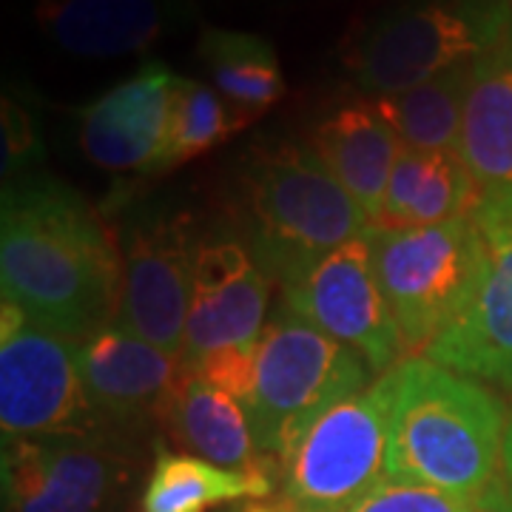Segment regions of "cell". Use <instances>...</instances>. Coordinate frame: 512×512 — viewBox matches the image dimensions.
<instances>
[{
  "mask_svg": "<svg viewBox=\"0 0 512 512\" xmlns=\"http://www.w3.org/2000/svg\"><path fill=\"white\" fill-rule=\"evenodd\" d=\"M0 285L35 325L80 345L117 319L123 254L114 231L69 185H15L0 211Z\"/></svg>",
  "mask_w": 512,
  "mask_h": 512,
  "instance_id": "1",
  "label": "cell"
},
{
  "mask_svg": "<svg viewBox=\"0 0 512 512\" xmlns=\"http://www.w3.org/2000/svg\"><path fill=\"white\" fill-rule=\"evenodd\" d=\"M504 407L476 379L427 356L396 365L384 478L484 501L501 476Z\"/></svg>",
  "mask_w": 512,
  "mask_h": 512,
  "instance_id": "2",
  "label": "cell"
},
{
  "mask_svg": "<svg viewBox=\"0 0 512 512\" xmlns=\"http://www.w3.org/2000/svg\"><path fill=\"white\" fill-rule=\"evenodd\" d=\"M251 254L271 282L288 288L319 259L365 237L373 222L313 148L276 143L245 168Z\"/></svg>",
  "mask_w": 512,
  "mask_h": 512,
  "instance_id": "3",
  "label": "cell"
},
{
  "mask_svg": "<svg viewBox=\"0 0 512 512\" xmlns=\"http://www.w3.org/2000/svg\"><path fill=\"white\" fill-rule=\"evenodd\" d=\"M365 359L291 311H276L256 350V379L242 404L265 456L291 453L336 404L367 384Z\"/></svg>",
  "mask_w": 512,
  "mask_h": 512,
  "instance_id": "4",
  "label": "cell"
},
{
  "mask_svg": "<svg viewBox=\"0 0 512 512\" xmlns=\"http://www.w3.org/2000/svg\"><path fill=\"white\" fill-rule=\"evenodd\" d=\"M510 35V0H410L359 32L348 72L370 97L399 94L473 63Z\"/></svg>",
  "mask_w": 512,
  "mask_h": 512,
  "instance_id": "5",
  "label": "cell"
},
{
  "mask_svg": "<svg viewBox=\"0 0 512 512\" xmlns=\"http://www.w3.org/2000/svg\"><path fill=\"white\" fill-rule=\"evenodd\" d=\"M376 279L404 353L430 348L470 305L484 274V237L473 217L430 228L367 231Z\"/></svg>",
  "mask_w": 512,
  "mask_h": 512,
  "instance_id": "6",
  "label": "cell"
},
{
  "mask_svg": "<svg viewBox=\"0 0 512 512\" xmlns=\"http://www.w3.org/2000/svg\"><path fill=\"white\" fill-rule=\"evenodd\" d=\"M396 367L336 404L279 461L282 501L299 512H348L384 478Z\"/></svg>",
  "mask_w": 512,
  "mask_h": 512,
  "instance_id": "7",
  "label": "cell"
},
{
  "mask_svg": "<svg viewBox=\"0 0 512 512\" xmlns=\"http://www.w3.org/2000/svg\"><path fill=\"white\" fill-rule=\"evenodd\" d=\"M97 424L74 342L32 319L15 333L0 336L3 441L94 436Z\"/></svg>",
  "mask_w": 512,
  "mask_h": 512,
  "instance_id": "8",
  "label": "cell"
},
{
  "mask_svg": "<svg viewBox=\"0 0 512 512\" xmlns=\"http://www.w3.org/2000/svg\"><path fill=\"white\" fill-rule=\"evenodd\" d=\"M285 308L330 339L356 350L370 370L387 373L402 356V339L376 279L370 239L339 245L282 288Z\"/></svg>",
  "mask_w": 512,
  "mask_h": 512,
  "instance_id": "9",
  "label": "cell"
},
{
  "mask_svg": "<svg viewBox=\"0 0 512 512\" xmlns=\"http://www.w3.org/2000/svg\"><path fill=\"white\" fill-rule=\"evenodd\" d=\"M197 248L183 222L151 217L128 225L120 242L123 288L114 325L183 359Z\"/></svg>",
  "mask_w": 512,
  "mask_h": 512,
  "instance_id": "10",
  "label": "cell"
},
{
  "mask_svg": "<svg viewBox=\"0 0 512 512\" xmlns=\"http://www.w3.org/2000/svg\"><path fill=\"white\" fill-rule=\"evenodd\" d=\"M123 484V458L94 436L3 441L6 512H106Z\"/></svg>",
  "mask_w": 512,
  "mask_h": 512,
  "instance_id": "11",
  "label": "cell"
},
{
  "mask_svg": "<svg viewBox=\"0 0 512 512\" xmlns=\"http://www.w3.org/2000/svg\"><path fill=\"white\" fill-rule=\"evenodd\" d=\"M473 220L487 254L478 291L424 353L461 376L512 387V205L478 202Z\"/></svg>",
  "mask_w": 512,
  "mask_h": 512,
  "instance_id": "12",
  "label": "cell"
},
{
  "mask_svg": "<svg viewBox=\"0 0 512 512\" xmlns=\"http://www.w3.org/2000/svg\"><path fill=\"white\" fill-rule=\"evenodd\" d=\"M271 279L234 239L205 242L194 256L183 365L191 370L217 350H256L265 333Z\"/></svg>",
  "mask_w": 512,
  "mask_h": 512,
  "instance_id": "13",
  "label": "cell"
},
{
  "mask_svg": "<svg viewBox=\"0 0 512 512\" xmlns=\"http://www.w3.org/2000/svg\"><path fill=\"white\" fill-rule=\"evenodd\" d=\"M174 86L177 74L163 63H146L86 103L77 111L86 160L111 174H163Z\"/></svg>",
  "mask_w": 512,
  "mask_h": 512,
  "instance_id": "14",
  "label": "cell"
},
{
  "mask_svg": "<svg viewBox=\"0 0 512 512\" xmlns=\"http://www.w3.org/2000/svg\"><path fill=\"white\" fill-rule=\"evenodd\" d=\"M77 365L97 419L120 427L163 419L165 404L188 370L180 356L114 322L77 345Z\"/></svg>",
  "mask_w": 512,
  "mask_h": 512,
  "instance_id": "15",
  "label": "cell"
},
{
  "mask_svg": "<svg viewBox=\"0 0 512 512\" xmlns=\"http://www.w3.org/2000/svg\"><path fill=\"white\" fill-rule=\"evenodd\" d=\"M456 154L478 202L512 205V35L473 63Z\"/></svg>",
  "mask_w": 512,
  "mask_h": 512,
  "instance_id": "16",
  "label": "cell"
},
{
  "mask_svg": "<svg viewBox=\"0 0 512 512\" xmlns=\"http://www.w3.org/2000/svg\"><path fill=\"white\" fill-rule=\"evenodd\" d=\"M35 18L63 52L114 60L157 46L177 15L171 0H37Z\"/></svg>",
  "mask_w": 512,
  "mask_h": 512,
  "instance_id": "17",
  "label": "cell"
},
{
  "mask_svg": "<svg viewBox=\"0 0 512 512\" xmlns=\"http://www.w3.org/2000/svg\"><path fill=\"white\" fill-rule=\"evenodd\" d=\"M311 148L350 197L365 208L370 222H376L387 180L404 146L373 100H356L325 117L313 131Z\"/></svg>",
  "mask_w": 512,
  "mask_h": 512,
  "instance_id": "18",
  "label": "cell"
},
{
  "mask_svg": "<svg viewBox=\"0 0 512 512\" xmlns=\"http://www.w3.org/2000/svg\"><path fill=\"white\" fill-rule=\"evenodd\" d=\"M168 436L191 456L228 470H268L279 461L259 450L245 407L197 373L185 370L160 419Z\"/></svg>",
  "mask_w": 512,
  "mask_h": 512,
  "instance_id": "19",
  "label": "cell"
},
{
  "mask_svg": "<svg viewBox=\"0 0 512 512\" xmlns=\"http://www.w3.org/2000/svg\"><path fill=\"white\" fill-rule=\"evenodd\" d=\"M279 467L268 470H228L191 453L157 447L140 512H205L231 501L271 498Z\"/></svg>",
  "mask_w": 512,
  "mask_h": 512,
  "instance_id": "20",
  "label": "cell"
},
{
  "mask_svg": "<svg viewBox=\"0 0 512 512\" xmlns=\"http://www.w3.org/2000/svg\"><path fill=\"white\" fill-rule=\"evenodd\" d=\"M197 57L211 86L251 123L285 97L279 55L265 37L234 29H202Z\"/></svg>",
  "mask_w": 512,
  "mask_h": 512,
  "instance_id": "21",
  "label": "cell"
},
{
  "mask_svg": "<svg viewBox=\"0 0 512 512\" xmlns=\"http://www.w3.org/2000/svg\"><path fill=\"white\" fill-rule=\"evenodd\" d=\"M473 63L447 69L407 92L370 97L379 114L399 134L404 148L456 151Z\"/></svg>",
  "mask_w": 512,
  "mask_h": 512,
  "instance_id": "22",
  "label": "cell"
},
{
  "mask_svg": "<svg viewBox=\"0 0 512 512\" xmlns=\"http://www.w3.org/2000/svg\"><path fill=\"white\" fill-rule=\"evenodd\" d=\"M245 126H251V120L234 109L214 86L177 74L163 171H171L177 165L191 163L202 154L214 151Z\"/></svg>",
  "mask_w": 512,
  "mask_h": 512,
  "instance_id": "23",
  "label": "cell"
},
{
  "mask_svg": "<svg viewBox=\"0 0 512 512\" xmlns=\"http://www.w3.org/2000/svg\"><path fill=\"white\" fill-rule=\"evenodd\" d=\"M478 200L476 183L456 151H424L416 194L396 231L473 217Z\"/></svg>",
  "mask_w": 512,
  "mask_h": 512,
  "instance_id": "24",
  "label": "cell"
},
{
  "mask_svg": "<svg viewBox=\"0 0 512 512\" xmlns=\"http://www.w3.org/2000/svg\"><path fill=\"white\" fill-rule=\"evenodd\" d=\"M348 512H490L484 501L464 498L456 493H444L427 484L382 478L370 493L353 504Z\"/></svg>",
  "mask_w": 512,
  "mask_h": 512,
  "instance_id": "25",
  "label": "cell"
},
{
  "mask_svg": "<svg viewBox=\"0 0 512 512\" xmlns=\"http://www.w3.org/2000/svg\"><path fill=\"white\" fill-rule=\"evenodd\" d=\"M256 350H217V353L205 356L200 365L191 367V373H197L202 382H208L211 387L222 390V393L234 396L239 404H245L248 396H251V390H254Z\"/></svg>",
  "mask_w": 512,
  "mask_h": 512,
  "instance_id": "26",
  "label": "cell"
},
{
  "mask_svg": "<svg viewBox=\"0 0 512 512\" xmlns=\"http://www.w3.org/2000/svg\"><path fill=\"white\" fill-rule=\"evenodd\" d=\"M37 146V134L29 114L20 109L18 103H12L9 97H3V151H6V165L12 160L29 157Z\"/></svg>",
  "mask_w": 512,
  "mask_h": 512,
  "instance_id": "27",
  "label": "cell"
},
{
  "mask_svg": "<svg viewBox=\"0 0 512 512\" xmlns=\"http://www.w3.org/2000/svg\"><path fill=\"white\" fill-rule=\"evenodd\" d=\"M493 493L512 507V413L507 419V436H504V458H501V481L493 487Z\"/></svg>",
  "mask_w": 512,
  "mask_h": 512,
  "instance_id": "28",
  "label": "cell"
},
{
  "mask_svg": "<svg viewBox=\"0 0 512 512\" xmlns=\"http://www.w3.org/2000/svg\"><path fill=\"white\" fill-rule=\"evenodd\" d=\"M242 512H299L288 507L285 501H254V504H245Z\"/></svg>",
  "mask_w": 512,
  "mask_h": 512,
  "instance_id": "29",
  "label": "cell"
},
{
  "mask_svg": "<svg viewBox=\"0 0 512 512\" xmlns=\"http://www.w3.org/2000/svg\"><path fill=\"white\" fill-rule=\"evenodd\" d=\"M484 507H487L490 512H512V507H507V504H504V501H501V498H498L493 490H490V493H487V498H484Z\"/></svg>",
  "mask_w": 512,
  "mask_h": 512,
  "instance_id": "30",
  "label": "cell"
}]
</instances>
